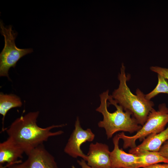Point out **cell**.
<instances>
[{"label": "cell", "instance_id": "obj_1", "mask_svg": "<svg viewBox=\"0 0 168 168\" xmlns=\"http://www.w3.org/2000/svg\"><path fill=\"white\" fill-rule=\"evenodd\" d=\"M38 111L30 112L17 118L6 129L8 137L13 141L28 156L34 149L43 144L51 137L61 135L63 131L52 132V129L64 126V124L52 125L45 128L39 126L37 119Z\"/></svg>", "mask_w": 168, "mask_h": 168}, {"label": "cell", "instance_id": "obj_2", "mask_svg": "<svg viewBox=\"0 0 168 168\" xmlns=\"http://www.w3.org/2000/svg\"><path fill=\"white\" fill-rule=\"evenodd\" d=\"M109 93V90H107L100 95V104L96 109L103 116V120L98 123V125L105 129L108 139L118 131L130 133L138 131L142 126L130 112L125 111Z\"/></svg>", "mask_w": 168, "mask_h": 168}, {"label": "cell", "instance_id": "obj_3", "mask_svg": "<svg viewBox=\"0 0 168 168\" xmlns=\"http://www.w3.org/2000/svg\"><path fill=\"white\" fill-rule=\"evenodd\" d=\"M125 69L122 63L118 76L119 87L114 90L111 96L125 111L130 112L138 124L142 126L150 113L154 109V103L147 99L145 95L139 89L136 90L135 95L132 93L127 84L128 78Z\"/></svg>", "mask_w": 168, "mask_h": 168}, {"label": "cell", "instance_id": "obj_4", "mask_svg": "<svg viewBox=\"0 0 168 168\" xmlns=\"http://www.w3.org/2000/svg\"><path fill=\"white\" fill-rule=\"evenodd\" d=\"M168 123V108L165 103L159 105L157 110L153 109L149 114L147 120L141 129L134 135L129 136L124 132L118 134L119 139L124 142V149L136 147V141H143L148 136L158 133L165 129Z\"/></svg>", "mask_w": 168, "mask_h": 168}, {"label": "cell", "instance_id": "obj_5", "mask_svg": "<svg viewBox=\"0 0 168 168\" xmlns=\"http://www.w3.org/2000/svg\"><path fill=\"white\" fill-rule=\"evenodd\" d=\"M1 33L4 38V47L0 54V76L9 78L8 71L11 67L15 68L17 62L22 57L33 52L31 48L20 49L16 45L15 40L18 33L12 29V26H5L0 22Z\"/></svg>", "mask_w": 168, "mask_h": 168}, {"label": "cell", "instance_id": "obj_6", "mask_svg": "<svg viewBox=\"0 0 168 168\" xmlns=\"http://www.w3.org/2000/svg\"><path fill=\"white\" fill-rule=\"evenodd\" d=\"M94 138L95 135L90 129L84 130L82 128L79 118L77 117L75 123V129L65 147L64 152L73 158L80 157L86 161L87 156L83 152L80 147L87 141H92Z\"/></svg>", "mask_w": 168, "mask_h": 168}, {"label": "cell", "instance_id": "obj_7", "mask_svg": "<svg viewBox=\"0 0 168 168\" xmlns=\"http://www.w3.org/2000/svg\"><path fill=\"white\" fill-rule=\"evenodd\" d=\"M27 156L24 161L12 164L8 168H58L54 157L43 144L34 149Z\"/></svg>", "mask_w": 168, "mask_h": 168}, {"label": "cell", "instance_id": "obj_8", "mask_svg": "<svg viewBox=\"0 0 168 168\" xmlns=\"http://www.w3.org/2000/svg\"><path fill=\"white\" fill-rule=\"evenodd\" d=\"M87 156V164L92 168H112L110 152L107 145L91 143Z\"/></svg>", "mask_w": 168, "mask_h": 168}, {"label": "cell", "instance_id": "obj_9", "mask_svg": "<svg viewBox=\"0 0 168 168\" xmlns=\"http://www.w3.org/2000/svg\"><path fill=\"white\" fill-rule=\"evenodd\" d=\"M120 139L118 134L113 138L114 148L110 152L112 168H138V157L135 154L128 153L119 147Z\"/></svg>", "mask_w": 168, "mask_h": 168}, {"label": "cell", "instance_id": "obj_10", "mask_svg": "<svg viewBox=\"0 0 168 168\" xmlns=\"http://www.w3.org/2000/svg\"><path fill=\"white\" fill-rule=\"evenodd\" d=\"M23 150L9 137L0 143V165L7 163L6 166L21 162L18 159L23 157Z\"/></svg>", "mask_w": 168, "mask_h": 168}, {"label": "cell", "instance_id": "obj_11", "mask_svg": "<svg viewBox=\"0 0 168 168\" xmlns=\"http://www.w3.org/2000/svg\"><path fill=\"white\" fill-rule=\"evenodd\" d=\"M168 141V126L159 133L148 136L140 145L131 148L129 153L135 154L146 151L158 152L162 145Z\"/></svg>", "mask_w": 168, "mask_h": 168}, {"label": "cell", "instance_id": "obj_12", "mask_svg": "<svg viewBox=\"0 0 168 168\" xmlns=\"http://www.w3.org/2000/svg\"><path fill=\"white\" fill-rule=\"evenodd\" d=\"M135 154L138 157V168H143L161 162L168 163V159L161 156L158 152L146 151Z\"/></svg>", "mask_w": 168, "mask_h": 168}, {"label": "cell", "instance_id": "obj_13", "mask_svg": "<svg viewBox=\"0 0 168 168\" xmlns=\"http://www.w3.org/2000/svg\"><path fill=\"white\" fill-rule=\"evenodd\" d=\"M22 103L20 98L13 94H5L2 92L0 94V114L2 115V124L3 126L5 115L11 109L15 107H20Z\"/></svg>", "mask_w": 168, "mask_h": 168}, {"label": "cell", "instance_id": "obj_14", "mask_svg": "<svg viewBox=\"0 0 168 168\" xmlns=\"http://www.w3.org/2000/svg\"><path fill=\"white\" fill-rule=\"evenodd\" d=\"M158 83L155 88L149 93L145 95L147 99L151 100L158 94L166 93L168 94V81L162 76L158 74Z\"/></svg>", "mask_w": 168, "mask_h": 168}, {"label": "cell", "instance_id": "obj_15", "mask_svg": "<svg viewBox=\"0 0 168 168\" xmlns=\"http://www.w3.org/2000/svg\"><path fill=\"white\" fill-rule=\"evenodd\" d=\"M150 69L152 72L162 76L168 81V68L158 66H152Z\"/></svg>", "mask_w": 168, "mask_h": 168}, {"label": "cell", "instance_id": "obj_16", "mask_svg": "<svg viewBox=\"0 0 168 168\" xmlns=\"http://www.w3.org/2000/svg\"><path fill=\"white\" fill-rule=\"evenodd\" d=\"M158 152L163 156L168 159V141L162 145Z\"/></svg>", "mask_w": 168, "mask_h": 168}, {"label": "cell", "instance_id": "obj_17", "mask_svg": "<svg viewBox=\"0 0 168 168\" xmlns=\"http://www.w3.org/2000/svg\"><path fill=\"white\" fill-rule=\"evenodd\" d=\"M143 168H168V163L156 164Z\"/></svg>", "mask_w": 168, "mask_h": 168}, {"label": "cell", "instance_id": "obj_18", "mask_svg": "<svg viewBox=\"0 0 168 168\" xmlns=\"http://www.w3.org/2000/svg\"><path fill=\"white\" fill-rule=\"evenodd\" d=\"M85 160L83 159H81V160H78L77 162L80 165L82 168H92L91 167L89 166L87 163H86ZM72 168H76L74 166H72Z\"/></svg>", "mask_w": 168, "mask_h": 168}, {"label": "cell", "instance_id": "obj_19", "mask_svg": "<svg viewBox=\"0 0 168 168\" xmlns=\"http://www.w3.org/2000/svg\"></svg>", "mask_w": 168, "mask_h": 168}]
</instances>
